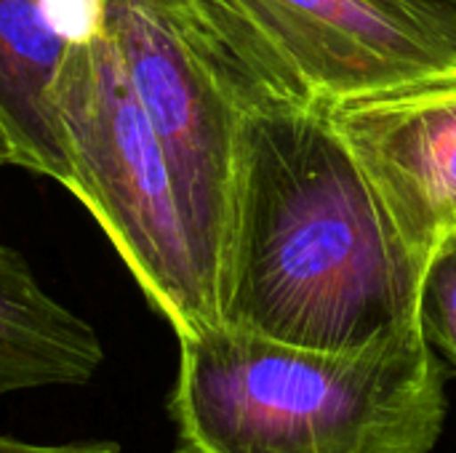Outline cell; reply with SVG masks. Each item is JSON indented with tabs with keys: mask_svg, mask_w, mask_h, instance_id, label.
<instances>
[{
	"mask_svg": "<svg viewBox=\"0 0 456 453\" xmlns=\"http://www.w3.org/2000/svg\"><path fill=\"white\" fill-rule=\"evenodd\" d=\"M425 267L323 109L243 115L222 251V323L358 350L419 320Z\"/></svg>",
	"mask_w": 456,
	"mask_h": 453,
	"instance_id": "6da1fadb",
	"label": "cell"
},
{
	"mask_svg": "<svg viewBox=\"0 0 456 453\" xmlns=\"http://www.w3.org/2000/svg\"><path fill=\"white\" fill-rule=\"evenodd\" d=\"M174 453H433L446 374L419 320L358 350H307L232 326L179 339Z\"/></svg>",
	"mask_w": 456,
	"mask_h": 453,
	"instance_id": "7a4b0ae2",
	"label": "cell"
},
{
	"mask_svg": "<svg viewBox=\"0 0 456 453\" xmlns=\"http://www.w3.org/2000/svg\"><path fill=\"white\" fill-rule=\"evenodd\" d=\"M243 115L456 80V19L419 0H163Z\"/></svg>",
	"mask_w": 456,
	"mask_h": 453,
	"instance_id": "3957f363",
	"label": "cell"
},
{
	"mask_svg": "<svg viewBox=\"0 0 456 453\" xmlns=\"http://www.w3.org/2000/svg\"><path fill=\"white\" fill-rule=\"evenodd\" d=\"M51 107L69 187L99 222L176 339L222 326V304L187 227L166 150L94 5L67 43Z\"/></svg>",
	"mask_w": 456,
	"mask_h": 453,
	"instance_id": "277c9868",
	"label": "cell"
},
{
	"mask_svg": "<svg viewBox=\"0 0 456 453\" xmlns=\"http://www.w3.org/2000/svg\"><path fill=\"white\" fill-rule=\"evenodd\" d=\"M96 8L166 150L198 256L219 294L243 112L163 0H96Z\"/></svg>",
	"mask_w": 456,
	"mask_h": 453,
	"instance_id": "5b68a950",
	"label": "cell"
},
{
	"mask_svg": "<svg viewBox=\"0 0 456 453\" xmlns=\"http://www.w3.org/2000/svg\"><path fill=\"white\" fill-rule=\"evenodd\" d=\"M329 120L409 254L428 267L456 230V80L350 101Z\"/></svg>",
	"mask_w": 456,
	"mask_h": 453,
	"instance_id": "8992f818",
	"label": "cell"
},
{
	"mask_svg": "<svg viewBox=\"0 0 456 453\" xmlns=\"http://www.w3.org/2000/svg\"><path fill=\"white\" fill-rule=\"evenodd\" d=\"M104 363L91 323L56 302L27 259L0 243V398L40 387H83Z\"/></svg>",
	"mask_w": 456,
	"mask_h": 453,
	"instance_id": "52a82bcc",
	"label": "cell"
},
{
	"mask_svg": "<svg viewBox=\"0 0 456 453\" xmlns=\"http://www.w3.org/2000/svg\"><path fill=\"white\" fill-rule=\"evenodd\" d=\"M75 29L48 0H0V120L19 166L69 187V163L51 107V85Z\"/></svg>",
	"mask_w": 456,
	"mask_h": 453,
	"instance_id": "ba28073f",
	"label": "cell"
},
{
	"mask_svg": "<svg viewBox=\"0 0 456 453\" xmlns=\"http://www.w3.org/2000/svg\"><path fill=\"white\" fill-rule=\"evenodd\" d=\"M419 326L438 358L456 368V230L436 248L425 267Z\"/></svg>",
	"mask_w": 456,
	"mask_h": 453,
	"instance_id": "9c48e42d",
	"label": "cell"
},
{
	"mask_svg": "<svg viewBox=\"0 0 456 453\" xmlns=\"http://www.w3.org/2000/svg\"><path fill=\"white\" fill-rule=\"evenodd\" d=\"M0 453H123L115 441H75V443H29L0 435Z\"/></svg>",
	"mask_w": 456,
	"mask_h": 453,
	"instance_id": "30bf717a",
	"label": "cell"
},
{
	"mask_svg": "<svg viewBox=\"0 0 456 453\" xmlns=\"http://www.w3.org/2000/svg\"><path fill=\"white\" fill-rule=\"evenodd\" d=\"M5 166H19V152H16V144L5 128V123L0 120V168Z\"/></svg>",
	"mask_w": 456,
	"mask_h": 453,
	"instance_id": "8fae6325",
	"label": "cell"
},
{
	"mask_svg": "<svg viewBox=\"0 0 456 453\" xmlns=\"http://www.w3.org/2000/svg\"><path fill=\"white\" fill-rule=\"evenodd\" d=\"M419 3H425V5H430V8H441V11L452 13L456 19V0H419Z\"/></svg>",
	"mask_w": 456,
	"mask_h": 453,
	"instance_id": "7c38bea8",
	"label": "cell"
}]
</instances>
